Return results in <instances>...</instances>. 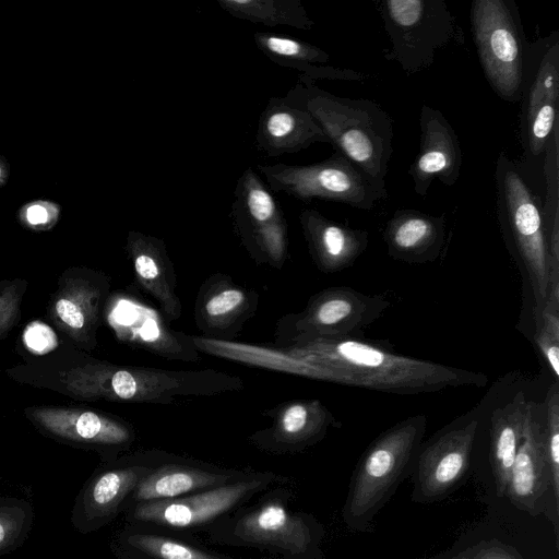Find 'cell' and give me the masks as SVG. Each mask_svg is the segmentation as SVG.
I'll use <instances>...</instances> for the list:
<instances>
[{"instance_id": "cell-12", "label": "cell", "mask_w": 559, "mask_h": 559, "mask_svg": "<svg viewBox=\"0 0 559 559\" xmlns=\"http://www.w3.org/2000/svg\"><path fill=\"white\" fill-rule=\"evenodd\" d=\"M229 217L240 243L257 263L282 269L288 254L286 217L252 167L237 179Z\"/></svg>"}, {"instance_id": "cell-27", "label": "cell", "mask_w": 559, "mask_h": 559, "mask_svg": "<svg viewBox=\"0 0 559 559\" xmlns=\"http://www.w3.org/2000/svg\"><path fill=\"white\" fill-rule=\"evenodd\" d=\"M111 549L118 559H239L211 550L195 537L131 523L117 533Z\"/></svg>"}, {"instance_id": "cell-40", "label": "cell", "mask_w": 559, "mask_h": 559, "mask_svg": "<svg viewBox=\"0 0 559 559\" xmlns=\"http://www.w3.org/2000/svg\"><path fill=\"white\" fill-rule=\"evenodd\" d=\"M9 301H0V324L4 321H8L9 310H8Z\"/></svg>"}, {"instance_id": "cell-9", "label": "cell", "mask_w": 559, "mask_h": 559, "mask_svg": "<svg viewBox=\"0 0 559 559\" xmlns=\"http://www.w3.org/2000/svg\"><path fill=\"white\" fill-rule=\"evenodd\" d=\"M257 170L272 192L302 202L319 199L368 211L388 198L385 186L374 182L338 151L308 165L259 164Z\"/></svg>"}, {"instance_id": "cell-41", "label": "cell", "mask_w": 559, "mask_h": 559, "mask_svg": "<svg viewBox=\"0 0 559 559\" xmlns=\"http://www.w3.org/2000/svg\"><path fill=\"white\" fill-rule=\"evenodd\" d=\"M419 559H427V558H419Z\"/></svg>"}, {"instance_id": "cell-19", "label": "cell", "mask_w": 559, "mask_h": 559, "mask_svg": "<svg viewBox=\"0 0 559 559\" xmlns=\"http://www.w3.org/2000/svg\"><path fill=\"white\" fill-rule=\"evenodd\" d=\"M419 131L418 153L408 173L416 194L425 197L435 179L449 187L456 183L463 154L455 130L439 109L421 106Z\"/></svg>"}, {"instance_id": "cell-7", "label": "cell", "mask_w": 559, "mask_h": 559, "mask_svg": "<svg viewBox=\"0 0 559 559\" xmlns=\"http://www.w3.org/2000/svg\"><path fill=\"white\" fill-rule=\"evenodd\" d=\"M286 476L250 471L234 481L174 499L138 503L124 511L126 523L194 537L272 487L288 485Z\"/></svg>"}, {"instance_id": "cell-10", "label": "cell", "mask_w": 559, "mask_h": 559, "mask_svg": "<svg viewBox=\"0 0 559 559\" xmlns=\"http://www.w3.org/2000/svg\"><path fill=\"white\" fill-rule=\"evenodd\" d=\"M378 10L390 39L385 58L407 75L430 68L436 52L461 35L444 0H382Z\"/></svg>"}, {"instance_id": "cell-11", "label": "cell", "mask_w": 559, "mask_h": 559, "mask_svg": "<svg viewBox=\"0 0 559 559\" xmlns=\"http://www.w3.org/2000/svg\"><path fill=\"white\" fill-rule=\"evenodd\" d=\"M390 307L384 295H366L352 287L325 288L312 295L304 310L276 323L275 344L286 346L312 338H364V329Z\"/></svg>"}, {"instance_id": "cell-22", "label": "cell", "mask_w": 559, "mask_h": 559, "mask_svg": "<svg viewBox=\"0 0 559 559\" xmlns=\"http://www.w3.org/2000/svg\"><path fill=\"white\" fill-rule=\"evenodd\" d=\"M314 143H330L305 109L283 97H271L257 126L255 147L266 157L297 153Z\"/></svg>"}, {"instance_id": "cell-26", "label": "cell", "mask_w": 559, "mask_h": 559, "mask_svg": "<svg viewBox=\"0 0 559 559\" xmlns=\"http://www.w3.org/2000/svg\"><path fill=\"white\" fill-rule=\"evenodd\" d=\"M383 239L394 260L412 264L432 262L444 245L445 215L396 210L385 225Z\"/></svg>"}, {"instance_id": "cell-37", "label": "cell", "mask_w": 559, "mask_h": 559, "mask_svg": "<svg viewBox=\"0 0 559 559\" xmlns=\"http://www.w3.org/2000/svg\"><path fill=\"white\" fill-rule=\"evenodd\" d=\"M60 211V206L52 201L33 200L20 209L19 218L29 228L46 229L58 221Z\"/></svg>"}, {"instance_id": "cell-1", "label": "cell", "mask_w": 559, "mask_h": 559, "mask_svg": "<svg viewBox=\"0 0 559 559\" xmlns=\"http://www.w3.org/2000/svg\"><path fill=\"white\" fill-rule=\"evenodd\" d=\"M278 347L316 365L317 380L385 393L479 388L488 380L484 373L400 355L364 338H312Z\"/></svg>"}, {"instance_id": "cell-29", "label": "cell", "mask_w": 559, "mask_h": 559, "mask_svg": "<svg viewBox=\"0 0 559 559\" xmlns=\"http://www.w3.org/2000/svg\"><path fill=\"white\" fill-rule=\"evenodd\" d=\"M257 48L280 67L293 69L301 74L299 79L314 82L324 80L330 55L310 44L294 37L272 32H255Z\"/></svg>"}, {"instance_id": "cell-25", "label": "cell", "mask_w": 559, "mask_h": 559, "mask_svg": "<svg viewBox=\"0 0 559 559\" xmlns=\"http://www.w3.org/2000/svg\"><path fill=\"white\" fill-rule=\"evenodd\" d=\"M31 416L56 436L103 447L114 455L128 450L135 440L131 425L92 411L35 408Z\"/></svg>"}, {"instance_id": "cell-30", "label": "cell", "mask_w": 559, "mask_h": 559, "mask_svg": "<svg viewBox=\"0 0 559 559\" xmlns=\"http://www.w3.org/2000/svg\"><path fill=\"white\" fill-rule=\"evenodd\" d=\"M544 174L546 193L542 215L550 258L549 290L559 287V121L544 152Z\"/></svg>"}, {"instance_id": "cell-28", "label": "cell", "mask_w": 559, "mask_h": 559, "mask_svg": "<svg viewBox=\"0 0 559 559\" xmlns=\"http://www.w3.org/2000/svg\"><path fill=\"white\" fill-rule=\"evenodd\" d=\"M527 400L523 392L490 416V466L498 498H504L512 465L522 439Z\"/></svg>"}, {"instance_id": "cell-32", "label": "cell", "mask_w": 559, "mask_h": 559, "mask_svg": "<svg viewBox=\"0 0 559 559\" xmlns=\"http://www.w3.org/2000/svg\"><path fill=\"white\" fill-rule=\"evenodd\" d=\"M102 294V285L84 283L75 288L74 295L59 297L55 312L64 325L75 332L92 329L97 321Z\"/></svg>"}, {"instance_id": "cell-6", "label": "cell", "mask_w": 559, "mask_h": 559, "mask_svg": "<svg viewBox=\"0 0 559 559\" xmlns=\"http://www.w3.org/2000/svg\"><path fill=\"white\" fill-rule=\"evenodd\" d=\"M495 181L498 221L507 246L530 282L535 316L546 302L550 277L542 205L519 166L503 150L496 160Z\"/></svg>"}, {"instance_id": "cell-35", "label": "cell", "mask_w": 559, "mask_h": 559, "mask_svg": "<svg viewBox=\"0 0 559 559\" xmlns=\"http://www.w3.org/2000/svg\"><path fill=\"white\" fill-rule=\"evenodd\" d=\"M427 559H525L512 545L492 538L479 540L455 552Z\"/></svg>"}, {"instance_id": "cell-18", "label": "cell", "mask_w": 559, "mask_h": 559, "mask_svg": "<svg viewBox=\"0 0 559 559\" xmlns=\"http://www.w3.org/2000/svg\"><path fill=\"white\" fill-rule=\"evenodd\" d=\"M269 427L254 431L249 442L260 451L284 455L306 451L324 439L340 423L318 399L293 400L269 409Z\"/></svg>"}, {"instance_id": "cell-34", "label": "cell", "mask_w": 559, "mask_h": 559, "mask_svg": "<svg viewBox=\"0 0 559 559\" xmlns=\"http://www.w3.org/2000/svg\"><path fill=\"white\" fill-rule=\"evenodd\" d=\"M542 404L545 452L554 495L559 500V386L557 381L549 388Z\"/></svg>"}, {"instance_id": "cell-33", "label": "cell", "mask_w": 559, "mask_h": 559, "mask_svg": "<svg viewBox=\"0 0 559 559\" xmlns=\"http://www.w3.org/2000/svg\"><path fill=\"white\" fill-rule=\"evenodd\" d=\"M535 343L555 377H559V293H549L535 314Z\"/></svg>"}, {"instance_id": "cell-17", "label": "cell", "mask_w": 559, "mask_h": 559, "mask_svg": "<svg viewBox=\"0 0 559 559\" xmlns=\"http://www.w3.org/2000/svg\"><path fill=\"white\" fill-rule=\"evenodd\" d=\"M168 455L159 450L141 451L97 473L85 486L76 506L80 528L84 532L98 530L119 512H124L141 479Z\"/></svg>"}, {"instance_id": "cell-39", "label": "cell", "mask_w": 559, "mask_h": 559, "mask_svg": "<svg viewBox=\"0 0 559 559\" xmlns=\"http://www.w3.org/2000/svg\"><path fill=\"white\" fill-rule=\"evenodd\" d=\"M10 177V165L7 159L0 155V187L4 186Z\"/></svg>"}, {"instance_id": "cell-2", "label": "cell", "mask_w": 559, "mask_h": 559, "mask_svg": "<svg viewBox=\"0 0 559 559\" xmlns=\"http://www.w3.org/2000/svg\"><path fill=\"white\" fill-rule=\"evenodd\" d=\"M66 388L84 399L173 404L243 389L238 376L216 369L171 370L88 362L62 374Z\"/></svg>"}, {"instance_id": "cell-23", "label": "cell", "mask_w": 559, "mask_h": 559, "mask_svg": "<svg viewBox=\"0 0 559 559\" xmlns=\"http://www.w3.org/2000/svg\"><path fill=\"white\" fill-rule=\"evenodd\" d=\"M126 249L131 260L136 283L158 305L165 319L181 317L182 305L177 294V277L163 239L138 230H130Z\"/></svg>"}, {"instance_id": "cell-14", "label": "cell", "mask_w": 559, "mask_h": 559, "mask_svg": "<svg viewBox=\"0 0 559 559\" xmlns=\"http://www.w3.org/2000/svg\"><path fill=\"white\" fill-rule=\"evenodd\" d=\"M478 425L476 416L463 418L421 444L409 474L412 501H439L461 484L469 468Z\"/></svg>"}, {"instance_id": "cell-13", "label": "cell", "mask_w": 559, "mask_h": 559, "mask_svg": "<svg viewBox=\"0 0 559 559\" xmlns=\"http://www.w3.org/2000/svg\"><path fill=\"white\" fill-rule=\"evenodd\" d=\"M521 99L523 147L530 157H538L559 121V32L528 44Z\"/></svg>"}, {"instance_id": "cell-38", "label": "cell", "mask_w": 559, "mask_h": 559, "mask_svg": "<svg viewBox=\"0 0 559 559\" xmlns=\"http://www.w3.org/2000/svg\"><path fill=\"white\" fill-rule=\"evenodd\" d=\"M23 341L25 346L36 354L48 353L58 345L55 331L39 321H33L25 328Z\"/></svg>"}, {"instance_id": "cell-24", "label": "cell", "mask_w": 559, "mask_h": 559, "mask_svg": "<svg viewBox=\"0 0 559 559\" xmlns=\"http://www.w3.org/2000/svg\"><path fill=\"white\" fill-rule=\"evenodd\" d=\"M298 219L311 259L323 273L350 267L368 247L367 230L336 223L314 209L302 210Z\"/></svg>"}, {"instance_id": "cell-3", "label": "cell", "mask_w": 559, "mask_h": 559, "mask_svg": "<svg viewBox=\"0 0 559 559\" xmlns=\"http://www.w3.org/2000/svg\"><path fill=\"white\" fill-rule=\"evenodd\" d=\"M284 97L313 117L336 151L385 186L393 153V120L377 103L338 96L299 78Z\"/></svg>"}, {"instance_id": "cell-21", "label": "cell", "mask_w": 559, "mask_h": 559, "mask_svg": "<svg viewBox=\"0 0 559 559\" xmlns=\"http://www.w3.org/2000/svg\"><path fill=\"white\" fill-rule=\"evenodd\" d=\"M250 471L219 467L169 454L141 479L126 510L142 502L174 499L218 487L246 476Z\"/></svg>"}, {"instance_id": "cell-16", "label": "cell", "mask_w": 559, "mask_h": 559, "mask_svg": "<svg viewBox=\"0 0 559 559\" xmlns=\"http://www.w3.org/2000/svg\"><path fill=\"white\" fill-rule=\"evenodd\" d=\"M107 321L121 342L168 360L198 362L200 352L191 336L174 330L159 310L131 292L115 295Z\"/></svg>"}, {"instance_id": "cell-31", "label": "cell", "mask_w": 559, "mask_h": 559, "mask_svg": "<svg viewBox=\"0 0 559 559\" xmlns=\"http://www.w3.org/2000/svg\"><path fill=\"white\" fill-rule=\"evenodd\" d=\"M229 15L265 26H290L309 31L314 22L300 0H217Z\"/></svg>"}, {"instance_id": "cell-15", "label": "cell", "mask_w": 559, "mask_h": 559, "mask_svg": "<svg viewBox=\"0 0 559 559\" xmlns=\"http://www.w3.org/2000/svg\"><path fill=\"white\" fill-rule=\"evenodd\" d=\"M543 404L527 402L522 439L512 465L506 496L519 510L531 515L544 513L559 537V500L552 489L543 429Z\"/></svg>"}, {"instance_id": "cell-20", "label": "cell", "mask_w": 559, "mask_h": 559, "mask_svg": "<svg viewBox=\"0 0 559 559\" xmlns=\"http://www.w3.org/2000/svg\"><path fill=\"white\" fill-rule=\"evenodd\" d=\"M259 294L216 273L199 288L194 304V322L204 337H236L258 311Z\"/></svg>"}, {"instance_id": "cell-8", "label": "cell", "mask_w": 559, "mask_h": 559, "mask_svg": "<svg viewBox=\"0 0 559 559\" xmlns=\"http://www.w3.org/2000/svg\"><path fill=\"white\" fill-rule=\"evenodd\" d=\"M471 31L487 82L503 100H521L528 44L513 0H475Z\"/></svg>"}, {"instance_id": "cell-36", "label": "cell", "mask_w": 559, "mask_h": 559, "mask_svg": "<svg viewBox=\"0 0 559 559\" xmlns=\"http://www.w3.org/2000/svg\"><path fill=\"white\" fill-rule=\"evenodd\" d=\"M31 513L25 504H0V551L16 544L26 533Z\"/></svg>"}, {"instance_id": "cell-4", "label": "cell", "mask_w": 559, "mask_h": 559, "mask_svg": "<svg viewBox=\"0 0 559 559\" xmlns=\"http://www.w3.org/2000/svg\"><path fill=\"white\" fill-rule=\"evenodd\" d=\"M292 497L288 485L272 487L206 534L212 543L254 548L275 559H324L323 524L311 513L292 510Z\"/></svg>"}, {"instance_id": "cell-5", "label": "cell", "mask_w": 559, "mask_h": 559, "mask_svg": "<svg viewBox=\"0 0 559 559\" xmlns=\"http://www.w3.org/2000/svg\"><path fill=\"white\" fill-rule=\"evenodd\" d=\"M427 416H409L383 431L360 456L342 508V520L354 533L373 532V519L409 476L423 444Z\"/></svg>"}]
</instances>
